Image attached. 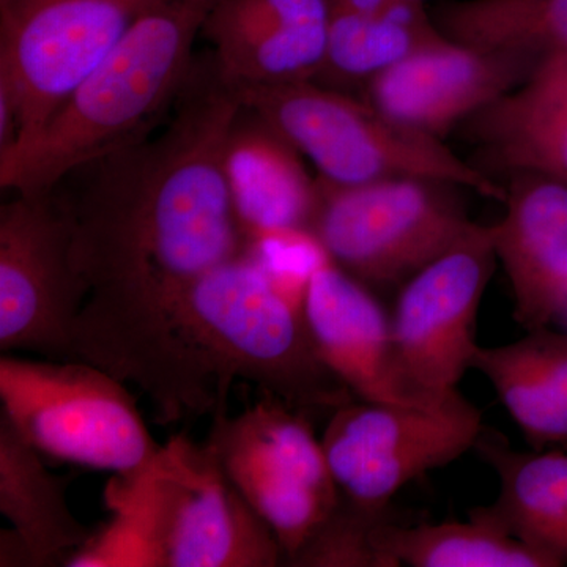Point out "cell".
I'll list each match as a JSON object with an SVG mask.
<instances>
[{
  "instance_id": "f1b7e54d",
  "label": "cell",
  "mask_w": 567,
  "mask_h": 567,
  "mask_svg": "<svg viewBox=\"0 0 567 567\" xmlns=\"http://www.w3.org/2000/svg\"><path fill=\"white\" fill-rule=\"evenodd\" d=\"M563 311H566V312H567V303H566V306H565V309H563Z\"/></svg>"
},
{
  "instance_id": "8fae6325",
  "label": "cell",
  "mask_w": 567,
  "mask_h": 567,
  "mask_svg": "<svg viewBox=\"0 0 567 567\" xmlns=\"http://www.w3.org/2000/svg\"><path fill=\"white\" fill-rule=\"evenodd\" d=\"M87 295L55 189L13 193L0 207V350L76 360L74 323Z\"/></svg>"
},
{
  "instance_id": "5b68a950",
  "label": "cell",
  "mask_w": 567,
  "mask_h": 567,
  "mask_svg": "<svg viewBox=\"0 0 567 567\" xmlns=\"http://www.w3.org/2000/svg\"><path fill=\"white\" fill-rule=\"evenodd\" d=\"M140 517L155 567H276L284 550L207 443L177 435L140 477H112L106 502Z\"/></svg>"
},
{
  "instance_id": "4fadbf2b",
  "label": "cell",
  "mask_w": 567,
  "mask_h": 567,
  "mask_svg": "<svg viewBox=\"0 0 567 567\" xmlns=\"http://www.w3.org/2000/svg\"><path fill=\"white\" fill-rule=\"evenodd\" d=\"M535 63L445 37L369 81L365 100L402 125L443 141L513 91Z\"/></svg>"
},
{
  "instance_id": "d6986e66",
  "label": "cell",
  "mask_w": 567,
  "mask_h": 567,
  "mask_svg": "<svg viewBox=\"0 0 567 567\" xmlns=\"http://www.w3.org/2000/svg\"><path fill=\"white\" fill-rule=\"evenodd\" d=\"M41 457L0 413V513L28 547L32 567L66 559L92 536L66 503L74 476L55 475Z\"/></svg>"
},
{
  "instance_id": "7402d4cb",
  "label": "cell",
  "mask_w": 567,
  "mask_h": 567,
  "mask_svg": "<svg viewBox=\"0 0 567 567\" xmlns=\"http://www.w3.org/2000/svg\"><path fill=\"white\" fill-rule=\"evenodd\" d=\"M432 18L447 39L537 62L567 54V0H445Z\"/></svg>"
},
{
  "instance_id": "44dd1931",
  "label": "cell",
  "mask_w": 567,
  "mask_h": 567,
  "mask_svg": "<svg viewBox=\"0 0 567 567\" xmlns=\"http://www.w3.org/2000/svg\"><path fill=\"white\" fill-rule=\"evenodd\" d=\"M374 543L388 567H558L514 536L488 507H476L466 522L399 527L382 520Z\"/></svg>"
},
{
  "instance_id": "30bf717a",
  "label": "cell",
  "mask_w": 567,
  "mask_h": 567,
  "mask_svg": "<svg viewBox=\"0 0 567 567\" xmlns=\"http://www.w3.org/2000/svg\"><path fill=\"white\" fill-rule=\"evenodd\" d=\"M264 395L237 415H213L205 443L274 529L286 563L333 513L339 491L308 413Z\"/></svg>"
},
{
  "instance_id": "d4e9b609",
  "label": "cell",
  "mask_w": 567,
  "mask_h": 567,
  "mask_svg": "<svg viewBox=\"0 0 567 567\" xmlns=\"http://www.w3.org/2000/svg\"><path fill=\"white\" fill-rule=\"evenodd\" d=\"M327 21V0H221L205 22L203 37L218 48L260 33Z\"/></svg>"
},
{
  "instance_id": "8992f818",
  "label": "cell",
  "mask_w": 567,
  "mask_h": 567,
  "mask_svg": "<svg viewBox=\"0 0 567 567\" xmlns=\"http://www.w3.org/2000/svg\"><path fill=\"white\" fill-rule=\"evenodd\" d=\"M0 413L43 456L140 477L163 445L153 440L125 382L82 360L0 358Z\"/></svg>"
},
{
  "instance_id": "cb8c5ba5",
  "label": "cell",
  "mask_w": 567,
  "mask_h": 567,
  "mask_svg": "<svg viewBox=\"0 0 567 567\" xmlns=\"http://www.w3.org/2000/svg\"><path fill=\"white\" fill-rule=\"evenodd\" d=\"M374 516L339 498L330 517L284 563L295 567H388L374 543Z\"/></svg>"
},
{
  "instance_id": "277c9868",
  "label": "cell",
  "mask_w": 567,
  "mask_h": 567,
  "mask_svg": "<svg viewBox=\"0 0 567 567\" xmlns=\"http://www.w3.org/2000/svg\"><path fill=\"white\" fill-rule=\"evenodd\" d=\"M241 103L282 134L319 177L336 185L427 178L505 203L506 186L464 162L442 140L316 81L238 85Z\"/></svg>"
},
{
  "instance_id": "2e32d148",
  "label": "cell",
  "mask_w": 567,
  "mask_h": 567,
  "mask_svg": "<svg viewBox=\"0 0 567 567\" xmlns=\"http://www.w3.org/2000/svg\"><path fill=\"white\" fill-rule=\"evenodd\" d=\"M303 158L274 126L241 106L227 137L224 167L246 240L311 234L319 192Z\"/></svg>"
},
{
  "instance_id": "9a60e30c",
  "label": "cell",
  "mask_w": 567,
  "mask_h": 567,
  "mask_svg": "<svg viewBox=\"0 0 567 567\" xmlns=\"http://www.w3.org/2000/svg\"><path fill=\"white\" fill-rule=\"evenodd\" d=\"M505 216L492 224L496 259L514 293V319L539 330L567 303V185L535 174L509 175Z\"/></svg>"
},
{
  "instance_id": "ac0fdd59",
  "label": "cell",
  "mask_w": 567,
  "mask_h": 567,
  "mask_svg": "<svg viewBox=\"0 0 567 567\" xmlns=\"http://www.w3.org/2000/svg\"><path fill=\"white\" fill-rule=\"evenodd\" d=\"M536 450L567 446V334L546 328L511 344L480 346L473 360Z\"/></svg>"
},
{
  "instance_id": "603a6c76",
  "label": "cell",
  "mask_w": 567,
  "mask_h": 567,
  "mask_svg": "<svg viewBox=\"0 0 567 567\" xmlns=\"http://www.w3.org/2000/svg\"><path fill=\"white\" fill-rule=\"evenodd\" d=\"M439 25H413L386 17L328 6L327 50L316 82L368 84L421 48L445 39Z\"/></svg>"
},
{
  "instance_id": "52a82bcc",
  "label": "cell",
  "mask_w": 567,
  "mask_h": 567,
  "mask_svg": "<svg viewBox=\"0 0 567 567\" xmlns=\"http://www.w3.org/2000/svg\"><path fill=\"white\" fill-rule=\"evenodd\" d=\"M456 189L427 178L346 186L317 177L311 234L365 286L406 282L475 229Z\"/></svg>"
},
{
  "instance_id": "4316f807",
  "label": "cell",
  "mask_w": 567,
  "mask_h": 567,
  "mask_svg": "<svg viewBox=\"0 0 567 567\" xmlns=\"http://www.w3.org/2000/svg\"><path fill=\"white\" fill-rule=\"evenodd\" d=\"M328 6L371 14V17L393 18L406 24H434L432 11L425 9L423 0H327Z\"/></svg>"
},
{
  "instance_id": "ba28073f",
  "label": "cell",
  "mask_w": 567,
  "mask_h": 567,
  "mask_svg": "<svg viewBox=\"0 0 567 567\" xmlns=\"http://www.w3.org/2000/svg\"><path fill=\"white\" fill-rule=\"evenodd\" d=\"M162 2L0 0V99L18 122L11 148L35 137L134 22Z\"/></svg>"
},
{
  "instance_id": "5bb4252c",
  "label": "cell",
  "mask_w": 567,
  "mask_h": 567,
  "mask_svg": "<svg viewBox=\"0 0 567 567\" xmlns=\"http://www.w3.org/2000/svg\"><path fill=\"white\" fill-rule=\"evenodd\" d=\"M301 311L320 361L354 399L401 405L442 401L410 390L395 361L391 317L365 284L330 257L309 276Z\"/></svg>"
},
{
  "instance_id": "9c48e42d",
  "label": "cell",
  "mask_w": 567,
  "mask_h": 567,
  "mask_svg": "<svg viewBox=\"0 0 567 567\" xmlns=\"http://www.w3.org/2000/svg\"><path fill=\"white\" fill-rule=\"evenodd\" d=\"M484 427L483 413L458 391L429 405L353 399L331 413L322 446L339 498L385 516L402 487L476 447Z\"/></svg>"
},
{
  "instance_id": "ffe728a7",
  "label": "cell",
  "mask_w": 567,
  "mask_h": 567,
  "mask_svg": "<svg viewBox=\"0 0 567 567\" xmlns=\"http://www.w3.org/2000/svg\"><path fill=\"white\" fill-rule=\"evenodd\" d=\"M476 450L498 476V498L488 511L558 567L567 565V451L520 453L487 427Z\"/></svg>"
},
{
  "instance_id": "7c38bea8",
  "label": "cell",
  "mask_w": 567,
  "mask_h": 567,
  "mask_svg": "<svg viewBox=\"0 0 567 567\" xmlns=\"http://www.w3.org/2000/svg\"><path fill=\"white\" fill-rule=\"evenodd\" d=\"M496 260L492 226L476 224L402 287L391 336L399 371L413 393L446 398L473 369L477 312Z\"/></svg>"
},
{
  "instance_id": "6da1fadb",
  "label": "cell",
  "mask_w": 567,
  "mask_h": 567,
  "mask_svg": "<svg viewBox=\"0 0 567 567\" xmlns=\"http://www.w3.org/2000/svg\"><path fill=\"white\" fill-rule=\"evenodd\" d=\"M213 51L197 54L158 133L78 167L54 186L89 295L73 330L87 361L166 402L188 386L181 309L192 284L246 254L224 155L240 112Z\"/></svg>"
},
{
  "instance_id": "3957f363",
  "label": "cell",
  "mask_w": 567,
  "mask_h": 567,
  "mask_svg": "<svg viewBox=\"0 0 567 567\" xmlns=\"http://www.w3.org/2000/svg\"><path fill=\"white\" fill-rule=\"evenodd\" d=\"M178 319L226 398L241 379L308 415H331L354 399L316 353L301 300L246 254L197 278Z\"/></svg>"
},
{
  "instance_id": "83f0119b",
  "label": "cell",
  "mask_w": 567,
  "mask_h": 567,
  "mask_svg": "<svg viewBox=\"0 0 567 567\" xmlns=\"http://www.w3.org/2000/svg\"><path fill=\"white\" fill-rule=\"evenodd\" d=\"M0 566H32L28 547L13 528L0 533Z\"/></svg>"
},
{
  "instance_id": "f546056e",
  "label": "cell",
  "mask_w": 567,
  "mask_h": 567,
  "mask_svg": "<svg viewBox=\"0 0 567 567\" xmlns=\"http://www.w3.org/2000/svg\"><path fill=\"white\" fill-rule=\"evenodd\" d=\"M423 2H424V0H423Z\"/></svg>"
},
{
  "instance_id": "484cf974",
  "label": "cell",
  "mask_w": 567,
  "mask_h": 567,
  "mask_svg": "<svg viewBox=\"0 0 567 567\" xmlns=\"http://www.w3.org/2000/svg\"><path fill=\"white\" fill-rule=\"evenodd\" d=\"M114 517L92 533L84 546L66 557L69 567H155L151 546L140 517L132 506L118 499L106 502Z\"/></svg>"
},
{
  "instance_id": "7a4b0ae2",
  "label": "cell",
  "mask_w": 567,
  "mask_h": 567,
  "mask_svg": "<svg viewBox=\"0 0 567 567\" xmlns=\"http://www.w3.org/2000/svg\"><path fill=\"white\" fill-rule=\"evenodd\" d=\"M221 0H163L142 14L40 133L0 153L3 192H47L78 167L144 140L171 114Z\"/></svg>"
},
{
  "instance_id": "e0dca14e",
  "label": "cell",
  "mask_w": 567,
  "mask_h": 567,
  "mask_svg": "<svg viewBox=\"0 0 567 567\" xmlns=\"http://www.w3.org/2000/svg\"><path fill=\"white\" fill-rule=\"evenodd\" d=\"M465 125L503 173L543 175L567 185V54L539 59L520 84Z\"/></svg>"
}]
</instances>
